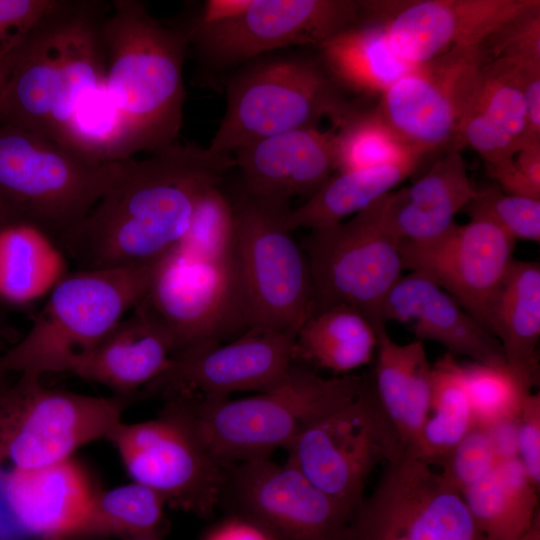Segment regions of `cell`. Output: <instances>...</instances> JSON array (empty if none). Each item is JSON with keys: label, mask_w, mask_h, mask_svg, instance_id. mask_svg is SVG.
Listing matches in <instances>:
<instances>
[{"label": "cell", "mask_w": 540, "mask_h": 540, "mask_svg": "<svg viewBox=\"0 0 540 540\" xmlns=\"http://www.w3.org/2000/svg\"><path fill=\"white\" fill-rule=\"evenodd\" d=\"M234 169L232 155L194 142L120 160L105 194L57 245L76 270L155 263L183 238L199 197Z\"/></svg>", "instance_id": "6da1fadb"}, {"label": "cell", "mask_w": 540, "mask_h": 540, "mask_svg": "<svg viewBox=\"0 0 540 540\" xmlns=\"http://www.w3.org/2000/svg\"><path fill=\"white\" fill-rule=\"evenodd\" d=\"M110 2L55 0L16 47L0 124L69 146L77 109L105 81L102 22Z\"/></svg>", "instance_id": "7a4b0ae2"}, {"label": "cell", "mask_w": 540, "mask_h": 540, "mask_svg": "<svg viewBox=\"0 0 540 540\" xmlns=\"http://www.w3.org/2000/svg\"><path fill=\"white\" fill-rule=\"evenodd\" d=\"M102 38L121 160L177 141L186 98L184 30L156 19L141 1L114 0L102 22Z\"/></svg>", "instance_id": "3957f363"}, {"label": "cell", "mask_w": 540, "mask_h": 540, "mask_svg": "<svg viewBox=\"0 0 540 540\" xmlns=\"http://www.w3.org/2000/svg\"><path fill=\"white\" fill-rule=\"evenodd\" d=\"M363 377L325 378L293 363L276 387L240 399H208L191 393L164 397L191 426L221 467L270 457L287 449L308 427L353 399Z\"/></svg>", "instance_id": "277c9868"}, {"label": "cell", "mask_w": 540, "mask_h": 540, "mask_svg": "<svg viewBox=\"0 0 540 540\" xmlns=\"http://www.w3.org/2000/svg\"><path fill=\"white\" fill-rule=\"evenodd\" d=\"M226 106L207 146L216 154L329 119L338 128L357 108L326 68L317 48L296 47L256 57L223 81Z\"/></svg>", "instance_id": "5b68a950"}, {"label": "cell", "mask_w": 540, "mask_h": 540, "mask_svg": "<svg viewBox=\"0 0 540 540\" xmlns=\"http://www.w3.org/2000/svg\"><path fill=\"white\" fill-rule=\"evenodd\" d=\"M155 264L66 274L26 335L0 354V376L71 373L146 296Z\"/></svg>", "instance_id": "8992f818"}, {"label": "cell", "mask_w": 540, "mask_h": 540, "mask_svg": "<svg viewBox=\"0 0 540 540\" xmlns=\"http://www.w3.org/2000/svg\"><path fill=\"white\" fill-rule=\"evenodd\" d=\"M356 0H208L180 26L202 79L221 80L278 50L313 47L356 24Z\"/></svg>", "instance_id": "52a82bcc"}, {"label": "cell", "mask_w": 540, "mask_h": 540, "mask_svg": "<svg viewBox=\"0 0 540 540\" xmlns=\"http://www.w3.org/2000/svg\"><path fill=\"white\" fill-rule=\"evenodd\" d=\"M236 225V266L247 329L295 337L314 309L306 255L287 224L286 199L230 193Z\"/></svg>", "instance_id": "ba28073f"}, {"label": "cell", "mask_w": 540, "mask_h": 540, "mask_svg": "<svg viewBox=\"0 0 540 540\" xmlns=\"http://www.w3.org/2000/svg\"><path fill=\"white\" fill-rule=\"evenodd\" d=\"M118 165L0 124V201L56 244L105 194Z\"/></svg>", "instance_id": "9c48e42d"}, {"label": "cell", "mask_w": 540, "mask_h": 540, "mask_svg": "<svg viewBox=\"0 0 540 540\" xmlns=\"http://www.w3.org/2000/svg\"><path fill=\"white\" fill-rule=\"evenodd\" d=\"M41 378L19 375L0 390V476L74 457L122 422L129 399L52 389Z\"/></svg>", "instance_id": "30bf717a"}, {"label": "cell", "mask_w": 540, "mask_h": 540, "mask_svg": "<svg viewBox=\"0 0 540 540\" xmlns=\"http://www.w3.org/2000/svg\"><path fill=\"white\" fill-rule=\"evenodd\" d=\"M287 463L354 515L378 465L406 454L370 377L358 394L308 427L287 449Z\"/></svg>", "instance_id": "8fae6325"}, {"label": "cell", "mask_w": 540, "mask_h": 540, "mask_svg": "<svg viewBox=\"0 0 540 540\" xmlns=\"http://www.w3.org/2000/svg\"><path fill=\"white\" fill-rule=\"evenodd\" d=\"M384 197L305 238L313 311L342 304L364 314L375 329L385 325L382 307L404 265L399 241L384 223Z\"/></svg>", "instance_id": "7c38bea8"}, {"label": "cell", "mask_w": 540, "mask_h": 540, "mask_svg": "<svg viewBox=\"0 0 540 540\" xmlns=\"http://www.w3.org/2000/svg\"><path fill=\"white\" fill-rule=\"evenodd\" d=\"M347 540H491L461 493L432 466L405 454L384 466L356 511Z\"/></svg>", "instance_id": "4fadbf2b"}, {"label": "cell", "mask_w": 540, "mask_h": 540, "mask_svg": "<svg viewBox=\"0 0 540 540\" xmlns=\"http://www.w3.org/2000/svg\"><path fill=\"white\" fill-rule=\"evenodd\" d=\"M143 300L172 332L174 355L225 343L247 330L236 257L206 259L172 248L156 262Z\"/></svg>", "instance_id": "5bb4252c"}, {"label": "cell", "mask_w": 540, "mask_h": 540, "mask_svg": "<svg viewBox=\"0 0 540 540\" xmlns=\"http://www.w3.org/2000/svg\"><path fill=\"white\" fill-rule=\"evenodd\" d=\"M224 470L218 507L271 540H347L354 514L289 463L267 457Z\"/></svg>", "instance_id": "9a60e30c"}, {"label": "cell", "mask_w": 540, "mask_h": 540, "mask_svg": "<svg viewBox=\"0 0 540 540\" xmlns=\"http://www.w3.org/2000/svg\"><path fill=\"white\" fill-rule=\"evenodd\" d=\"M108 440L131 479L159 493L168 506L200 517L218 507L225 470L168 404L154 419L122 421Z\"/></svg>", "instance_id": "2e32d148"}, {"label": "cell", "mask_w": 540, "mask_h": 540, "mask_svg": "<svg viewBox=\"0 0 540 540\" xmlns=\"http://www.w3.org/2000/svg\"><path fill=\"white\" fill-rule=\"evenodd\" d=\"M515 240L492 221L471 217L426 242H399L404 269L450 294L493 335L497 300L513 262Z\"/></svg>", "instance_id": "e0dca14e"}, {"label": "cell", "mask_w": 540, "mask_h": 540, "mask_svg": "<svg viewBox=\"0 0 540 540\" xmlns=\"http://www.w3.org/2000/svg\"><path fill=\"white\" fill-rule=\"evenodd\" d=\"M476 46H456L417 65L378 99L377 112L395 135L421 157L452 148L478 68Z\"/></svg>", "instance_id": "ac0fdd59"}, {"label": "cell", "mask_w": 540, "mask_h": 540, "mask_svg": "<svg viewBox=\"0 0 540 540\" xmlns=\"http://www.w3.org/2000/svg\"><path fill=\"white\" fill-rule=\"evenodd\" d=\"M294 338L283 332L247 329L228 342L176 354L144 391L162 397L191 393L208 399L268 391L287 377L294 363Z\"/></svg>", "instance_id": "d6986e66"}, {"label": "cell", "mask_w": 540, "mask_h": 540, "mask_svg": "<svg viewBox=\"0 0 540 540\" xmlns=\"http://www.w3.org/2000/svg\"><path fill=\"white\" fill-rule=\"evenodd\" d=\"M534 0L364 1L368 20L381 23L392 50L417 66L456 46L479 45Z\"/></svg>", "instance_id": "ffe728a7"}, {"label": "cell", "mask_w": 540, "mask_h": 540, "mask_svg": "<svg viewBox=\"0 0 540 540\" xmlns=\"http://www.w3.org/2000/svg\"><path fill=\"white\" fill-rule=\"evenodd\" d=\"M240 188L253 196H312L335 172L334 130L319 127L272 135L233 151Z\"/></svg>", "instance_id": "44dd1931"}, {"label": "cell", "mask_w": 540, "mask_h": 540, "mask_svg": "<svg viewBox=\"0 0 540 540\" xmlns=\"http://www.w3.org/2000/svg\"><path fill=\"white\" fill-rule=\"evenodd\" d=\"M97 491L74 457L0 476V501L30 540H70Z\"/></svg>", "instance_id": "7402d4cb"}, {"label": "cell", "mask_w": 540, "mask_h": 540, "mask_svg": "<svg viewBox=\"0 0 540 540\" xmlns=\"http://www.w3.org/2000/svg\"><path fill=\"white\" fill-rule=\"evenodd\" d=\"M382 319L407 325L416 340L441 344L447 352L486 364L505 363L498 339L427 276L410 272L388 293Z\"/></svg>", "instance_id": "603a6c76"}, {"label": "cell", "mask_w": 540, "mask_h": 540, "mask_svg": "<svg viewBox=\"0 0 540 540\" xmlns=\"http://www.w3.org/2000/svg\"><path fill=\"white\" fill-rule=\"evenodd\" d=\"M175 351L172 332L142 299L71 373L131 399L168 368Z\"/></svg>", "instance_id": "cb8c5ba5"}, {"label": "cell", "mask_w": 540, "mask_h": 540, "mask_svg": "<svg viewBox=\"0 0 540 540\" xmlns=\"http://www.w3.org/2000/svg\"><path fill=\"white\" fill-rule=\"evenodd\" d=\"M477 192L459 150L446 154L413 184L384 197V223L399 242H426L444 234Z\"/></svg>", "instance_id": "d4e9b609"}, {"label": "cell", "mask_w": 540, "mask_h": 540, "mask_svg": "<svg viewBox=\"0 0 540 540\" xmlns=\"http://www.w3.org/2000/svg\"><path fill=\"white\" fill-rule=\"evenodd\" d=\"M376 363L370 377L377 399L406 454L415 446L428 417L432 364L423 342H395L386 326L376 328Z\"/></svg>", "instance_id": "484cf974"}, {"label": "cell", "mask_w": 540, "mask_h": 540, "mask_svg": "<svg viewBox=\"0 0 540 540\" xmlns=\"http://www.w3.org/2000/svg\"><path fill=\"white\" fill-rule=\"evenodd\" d=\"M317 50L330 74L346 92L378 99L416 67L392 50L381 23L361 18Z\"/></svg>", "instance_id": "4316f807"}, {"label": "cell", "mask_w": 540, "mask_h": 540, "mask_svg": "<svg viewBox=\"0 0 540 540\" xmlns=\"http://www.w3.org/2000/svg\"><path fill=\"white\" fill-rule=\"evenodd\" d=\"M376 347L372 322L350 306L334 305L313 311L299 328L293 361L347 375L369 364Z\"/></svg>", "instance_id": "83f0119b"}, {"label": "cell", "mask_w": 540, "mask_h": 540, "mask_svg": "<svg viewBox=\"0 0 540 540\" xmlns=\"http://www.w3.org/2000/svg\"><path fill=\"white\" fill-rule=\"evenodd\" d=\"M68 260L56 242L18 219L0 226V302L27 304L48 295L66 275Z\"/></svg>", "instance_id": "f1b7e54d"}, {"label": "cell", "mask_w": 540, "mask_h": 540, "mask_svg": "<svg viewBox=\"0 0 540 540\" xmlns=\"http://www.w3.org/2000/svg\"><path fill=\"white\" fill-rule=\"evenodd\" d=\"M538 492L518 458L503 456L461 495L488 538L521 540L539 512Z\"/></svg>", "instance_id": "f546056e"}, {"label": "cell", "mask_w": 540, "mask_h": 540, "mask_svg": "<svg viewBox=\"0 0 540 540\" xmlns=\"http://www.w3.org/2000/svg\"><path fill=\"white\" fill-rule=\"evenodd\" d=\"M421 158L335 172L305 202L290 209L286 224L291 231L334 226L392 192L410 176Z\"/></svg>", "instance_id": "4dcf8cb0"}, {"label": "cell", "mask_w": 540, "mask_h": 540, "mask_svg": "<svg viewBox=\"0 0 540 540\" xmlns=\"http://www.w3.org/2000/svg\"><path fill=\"white\" fill-rule=\"evenodd\" d=\"M493 335L506 363L539 374L540 265L513 260L501 288L493 318Z\"/></svg>", "instance_id": "1f68e13d"}, {"label": "cell", "mask_w": 540, "mask_h": 540, "mask_svg": "<svg viewBox=\"0 0 540 540\" xmlns=\"http://www.w3.org/2000/svg\"><path fill=\"white\" fill-rule=\"evenodd\" d=\"M475 426L462 364L447 352L432 364L429 414L408 455L437 465Z\"/></svg>", "instance_id": "d6a6232c"}, {"label": "cell", "mask_w": 540, "mask_h": 540, "mask_svg": "<svg viewBox=\"0 0 540 540\" xmlns=\"http://www.w3.org/2000/svg\"><path fill=\"white\" fill-rule=\"evenodd\" d=\"M166 506L159 493L135 481L98 489L70 540H110L163 533Z\"/></svg>", "instance_id": "836d02e7"}, {"label": "cell", "mask_w": 540, "mask_h": 540, "mask_svg": "<svg viewBox=\"0 0 540 540\" xmlns=\"http://www.w3.org/2000/svg\"><path fill=\"white\" fill-rule=\"evenodd\" d=\"M509 139L517 152L529 144L525 99L516 64L495 59L477 70L460 119Z\"/></svg>", "instance_id": "e575fe53"}, {"label": "cell", "mask_w": 540, "mask_h": 540, "mask_svg": "<svg viewBox=\"0 0 540 540\" xmlns=\"http://www.w3.org/2000/svg\"><path fill=\"white\" fill-rule=\"evenodd\" d=\"M477 427L494 429L515 421L539 374L508 363L462 364Z\"/></svg>", "instance_id": "d590c367"}, {"label": "cell", "mask_w": 540, "mask_h": 540, "mask_svg": "<svg viewBox=\"0 0 540 540\" xmlns=\"http://www.w3.org/2000/svg\"><path fill=\"white\" fill-rule=\"evenodd\" d=\"M333 130L336 172L422 158L395 135L376 108H357Z\"/></svg>", "instance_id": "8d00e7d4"}, {"label": "cell", "mask_w": 540, "mask_h": 540, "mask_svg": "<svg viewBox=\"0 0 540 540\" xmlns=\"http://www.w3.org/2000/svg\"><path fill=\"white\" fill-rule=\"evenodd\" d=\"M223 184L210 187L199 197L189 227L176 249L206 259L235 258V215Z\"/></svg>", "instance_id": "74e56055"}, {"label": "cell", "mask_w": 540, "mask_h": 540, "mask_svg": "<svg viewBox=\"0 0 540 540\" xmlns=\"http://www.w3.org/2000/svg\"><path fill=\"white\" fill-rule=\"evenodd\" d=\"M471 217H483L500 227L514 240L540 242V199L508 194L497 185L477 188L464 207Z\"/></svg>", "instance_id": "f35d334b"}, {"label": "cell", "mask_w": 540, "mask_h": 540, "mask_svg": "<svg viewBox=\"0 0 540 540\" xmlns=\"http://www.w3.org/2000/svg\"><path fill=\"white\" fill-rule=\"evenodd\" d=\"M478 46L484 63L504 59L517 65L540 64V1L506 20Z\"/></svg>", "instance_id": "ab89813d"}, {"label": "cell", "mask_w": 540, "mask_h": 540, "mask_svg": "<svg viewBox=\"0 0 540 540\" xmlns=\"http://www.w3.org/2000/svg\"><path fill=\"white\" fill-rule=\"evenodd\" d=\"M500 457L491 432L475 426L437 466L443 478L462 493L483 478Z\"/></svg>", "instance_id": "60d3db41"}, {"label": "cell", "mask_w": 540, "mask_h": 540, "mask_svg": "<svg viewBox=\"0 0 540 540\" xmlns=\"http://www.w3.org/2000/svg\"><path fill=\"white\" fill-rule=\"evenodd\" d=\"M516 457L540 488V393H531L514 421Z\"/></svg>", "instance_id": "b9f144b4"}, {"label": "cell", "mask_w": 540, "mask_h": 540, "mask_svg": "<svg viewBox=\"0 0 540 540\" xmlns=\"http://www.w3.org/2000/svg\"><path fill=\"white\" fill-rule=\"evenodd\" d=\"M54 3L55 0H0V44L28 33Z\"/></svg>", "instance_id": "7bdbcfd3"}, {"label": "cell", "mask_w": 540, "mask_h": 540, "mask_svg": "<svg viewBox=\"0 0 540 540\" xmlns=\"http://www.w3.org/2000/svg\"><path fill=\"white\" fill-rule=\"evenodd\" d=\"M516 66L526 104L529 143L540 142V64Z\"/></svg>", "instance_id": "ee69618b"}, {"label": "cell", "mask_w": 540, "mask_h": 540, "mask_svg": "<svg viewBox=\"0 0 540 540\" xmlns=\"http://www.w3.org/2000/svg\"><path fill=\"white\" fill-rule=\"evenodd\" d=\"M488 172L498 187L508 194L540 199V189L535 188L518 169L514 157L488 166Z\"/></svg>", "instance_id": "f6af8a7d"}, {"label": "cell", "mask_w": 540, "mask_h": 540, "mask_svg": "<svg viewBox=\"0 0 540 540\" xmlns=\"http://www.w3.org/2000/svg\"><path fill=\"white\" fill-rule=\"evenodd\" d=\"M201 540H271L251 522L234 515H228L207 530Z\"/></svg>", "instance_id": "bcb514c9"}, {"label": "cell", "mask_w": 540, "mask_h": 540, "mask_svg": "<svg viewBox=\"0 0 540 540\" xmlns=\"http://www.w3.org/2000/svg\"><path fill=\"white\" fill-rule=\"evenodd\" d=\"M514 161L524 177L537 189H540V142H533L522 147Z\"/></svg>", "instance_id": "7dc6e473"}, {"label": "cell", "mask_w": 540, "mask_h": 540, "mask_svg": "<svg viewBox=\"0 0 540 540\" xmlns=\"http://www.w3.org/2000/svg\"><path fill=\"white\" fill-rule=\"evenodd\" d=\"M0 540H30L0 501Z\"/></svg>", "instance_id": "c3c4849f"}, {"label": "cell", "mask_w": 540, "mask_h": 540, "mask_svg": "<svg viewBox=\"0 0 540 540\" xmlns=\"http://www.w3.org/2000/svg\"><path fill=\"white\" fill-rule=\"evenodd\" d=\"M23 37L24 35L10 42L0 44V92L8 77L16 47Z\"/></svg>", "instance_id": "681fc988"}, {"label": "cell", "mask_w": 540, "mask_h": 540, "mask_svg": "<svg viewBox=\"0 0 540 540\" xmlns=\"http://www.w3.org/2000/svg\"><path fill=\"white\" fill-rule=\"evenodd\" d=\"M521 540H540V512L536 514Z\"/></svg>", "instance_id": "f907efd6"}, {"label": "cell", "mask_w": 540, "mask_h": 540, "mask_svg": "<svg viewBox=\"0 0 540 540\" xmlns=\"http://www.w3.org/2000/svg\"><path fill=\"white\" fill-rule=\"evenodd\" d=\"M110 540H163V533H151L143 534L137 536H131L121 539H110Z\"/></svg>", "instance_id": "816d5d0a"}, {"label": "cell", "mask_w": 540, "mask_h": 540, "mask_svg": "<svg viewBox=\"0 0 540 540\" xmlns=\"http://www.w3.org/2000/svg\"><path fill=\"white\" fill-rule=\"evenodd\" d=\"M16 219L10 210L0 201V226L10 220Z\"/></svg>", "instance_id": "f5cc1de1"}, {"label": "cell", "mask_w": 540, "mask_h": 540, "mask_svg": "<svg viewBox=\"0 0 540 540\" xmlns=\"http://www.w3.org/2000/svg\"><path fill=\"white\" fill-rule=\"evenodd\" d=\"M1 302H0V332L1 330L3 329V315H2V311H1Z\"/></svg>", "instance_id": "db71d44e"}]
</instances>
